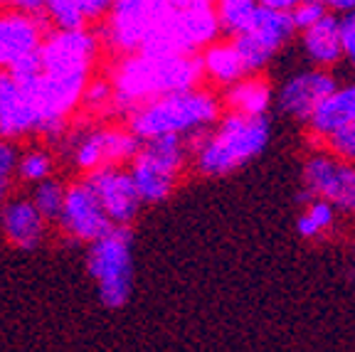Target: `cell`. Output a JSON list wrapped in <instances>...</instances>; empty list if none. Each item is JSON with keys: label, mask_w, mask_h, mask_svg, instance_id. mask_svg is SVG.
<instances>
[{"label": "cell", "mask_w": 355, "mask_h": 352, "mask_svg": "<svg viewBox=\"0 0 355 352\" xmlns=\"http://www.w3.org/2000/svg\"><path fill=\"white\" fill-rule=\"evenodd\" d=\"M94 50V37L84 30L52 35L40 47L42 72L37 77L15 79L10 74L33 99L35 111H37V131H60L64 114L77 104L84 91V82H87Z\"/></svg>", "instance_id": "cell-1"}, {"label": "cell", "mask_w": 355, "mask_h": 352, "mask_svg": "<svg viewBox=\"0 0 355 352\" xmlns=\"http://www.w3.org/2000/svg\"><path fill=\"white\" fill-rule=\"evenodd\" d=\"M272 138L269 116L225 114L212 128L185 138L200 175L225 177L264 153Z\"/></svg>", "instance_id": "cell-2"}, {"label": "cell", "mask_w": 355, "mask_h": 352, "mask_svg": "<svg viewBox=\"0 0 355 352\" xmlns=\"http://www.w3.org/2000/svg\"><path fill=\"white\" fill-rule=\"evenodd\" d=\"M220 33L217 6L210 0H150L148 35L139 55L198 57Z\"/></svg>", "instance_id": "cell-3"}, {"label": "cell", "mask_w": 355, "mask_h": 352, "mask_svg": "<svg viewBox=\"0 0 355 352\" xmlns=\"http://www.w3.org/2000/svg\"><path fill=\"white\" fill-rule=\"evenodd\" d=\"M205 79L202 60L198 57L173 55H131L121 62L114 87L116 101L128 109H139L171 94L200 89Z\"/></svg>", "instance_id": "cell-4"}, {"label": "cell", "mask_w": 355, "mask_h": 352, "mask_svg": "<svg viewBox=\"0 0 355 352\" xmlns=\"http://www.w3.org/2000/svg\"><path fill=\"white\" fill-rule=\"evenodd\" d=\"M222 118V104L207 89L171 94L131 111V133L139 141H155L163 136L188 138L212 128Z\"/></svg>", "instance_id": "cell-5"}, {"label": "cell", "mask_w": 355, "mask_h": 352, "mask_svg": "<svg viewBox=\"0 0 355 352\" xmlns=\"http://www.w3.org/2000/svg\"><path fill=\"white\" fill-rule=\"evenodd\" d=\"M89 271L99 283V298L106 308H121L131 296L133 261H131V229H114L94 242L89 252Z\"/></svg>", "instance_id": "cell-6"}, {"label": "cell", "mask_w": 355, "mask_h": 352, "mask_svg": "<svg viewBox=\"0 0 355 352\" xmlns=\"http://www.w3.org/2000/svg\"><path fill=\"white\" fill-rule=\"evenodd\" d=\"M188 146L180 136L146 141L133 160L131 177L144 202H161L173 193L175 180L188 160Z\"/></svg>", "instance_id": "cell-7"}, {"label": "cell", "mask_w": 355, "mask_h": 352, "mask_svg": "<svg viewBox=\"0 0 355 352\" xmlns=\"http://www.w3.org/2000/svg\"><path fill=\"white\" fill-rule=\"evenodd\" d=\"M304 193L333 204L338 212L355 215V163L316 150L301 168Z\"/></svg>", "instance_id": "cell-8"}, {"label": "cell", "mask_w": 355, "mask_h": 352, "mask_svg": "<svg viewBox=\"0 0 355 352\" xmlns=\"http://www.w3.org/2000/svg\"><path fill=\"white\" fill-rule=\"evenodd\" d=\"M296 35V25L291 20V12L274 10L266 6V0H259V12H257L254 28L244 37L232 39L242 57L247 74L261 72L269 62L277 57V52Z\"/></svg>", "instance_id": "cell-9"}, {"label": "cell", "mask_w": 355, "mask_h": 352, "mask_svg": "<svg viewBox=\"0 0 355 352\" xmlns=\"http://www.w3.org/2000/svg\"><path fill=\"white\" fill-rule=\"evenodd\" d=\"M338 79L333 77L328 69H301V72L291 74L286 82L279 87L277 91V106L284 116L294 118L301 123H311V118L318 114L323 104L328 101L336 89H338Z\"/></svg>", "instance_id": "cell-10"}, {"label": "cell", "mask_w": 355, "mask_h": 352, "mask_svg": "<svg viewBox=\"0 0 355 352\" xmlns=\"http://www.w3.org/2000/svg\"><path fill=\"white\" fill-rule=\"evenodd\" d=\"M62 222L74 237L92 239V242H99L101 237H106L116 227L104 212L99 197H96V193L92 190L89 182L69 187V193L64 195Z\"/></svg>", "instance_id": "cell-11"}, {"label": "cell", "mask_w": 355, "mask_h": 352, "mask_svg": "<svg viewBox=\"0 0 355 352\" xmlns=\"http://www.w3.org/2000/svg\"><path fill=\"white\" fill-rule=\"evenodd\" d=\"M89 185L96 193L109 220L116 227H126L136 217L141 202H144L131 173H121L119 168L96 170L94 175L89 177Z\"/></svg>", "instance_id": "cell-12"}, {"label": "cell", "mask_w": 355, "mask_h": 352, "mask_svg": "<svg viewBox=\"0 0 355 352\" xmlns=\"http://www.w3.org/2000/svg\"><path fill=\"white\" fill-rule=\"evenodd\" d=\"M301 47L306 60L316 69H328L345 60V42H343V20L338 15L328 12L321 22L301 33Z\"/></svg>", "instance_id": "cell-13"}, {"label": "cell", "mask_w": 355, "mask_h": 352, "mask_svg": "<svg viewBox=\"0 0 355 352\" xmlns=\"http://www.w3.org/2000/svg\"><path fill=\"white\" fill-rule=\"evenodd\" d=\"M37 128V111L28 91L10 77V72H0V133L20 136Z\"/></svg>", "instance_id": "cell-14"}, {"label": "cell", "mask_w": 355, "mask_h": 352, "mask_svg": "<svg viewBox=\"0 0 355 352\" xmlns=\"http://www.w3.org/2000/svg\"><path fill=\"white\" fill-rule=\"evenodd\" d=\"M42 20L30 15H3L0 17V64L10 69L22 57L37 52Z\"/></svg>", "instance_id": "cell-15"}, {"label": "cell", "mask_w": 355, "mask_h": 352, "mask_svg": "<svg viewBox=\"0 0 355 352\" xmlns=\"http://www.w3.org/2000/svg\"><path fill=\"white\" fill-rule=\"evenodd\" d=\"M150 0H121L111 8V39L116 47L139 55L148 35Z\"/></svg>", "instance_id": "cell-16"}, {"label": "cell", "mask_w": 355, "mask_h": 352, "mask_svg": "<svg viewBox=\"0 0 355 352\" xmlns=\"http://www.w3.org/2000/svg\"><path fill=\"white\" fill-rule=\"evenodd\" d=\"M355 123V82L343 84L328 96L326 104L311 118L309 128L316 138H328L340 128Z\"/></svg>", "instance_id": "cell-17"}, {"label": "cell", "mask_w": 355, "mask_h": 352, "mask_svg": "<svg viewBox=\"0 0 355 352\" xmlns=\"http://www.w3.org/2000/svg\"><path fill=\"white\" fill-rule=\"evenodd\" d=\"M200 60H202V72H205V77L225 89L234 87V84H239L242 79L250 77L232 39L210 44V47L200 55Z\"/></svg>", "instance_id": "cell-18"}, {"label": "cell", "mask_w": 355, "mask_h": 352, "mask_svg": "<svg viewBox=\"0 0 355 352\" xmlns=\"http://www.w3.org/2000/svg\"><path fill=\"white\" fill-rule=\"evenodd\" d=\"M272 87L269 82L257 74L242 79L239 84L230 87L225 91V106L230 114H242V116H266L269 106H272Z\"/></svg>", "instance_id": "cell-19"}, {"label": "cell", "mask_w": 355, "mask_h": 352, "mask_svg": "<svg viewBox=\"0 0 355 352\" xmlns=\"http://www.w3.org/2000/svg\"><path fill=\"white\" fill-rule=\"evenodd\" d=\"M8 237L22 249H35L42 237V215L30 202H12L3 215Z\"/></svg>", "instance_id": "cell-20"}, {"label": "cell", "mask_w": 355, "mask_h": 352, "mask_svg": "<svg viewBox=\"0 0 355 352\" xmlns=\"http://www.w3.org/2000/svg\"><path fill=\"white\" fill-rule=\"evenodd\" d=\"M299 202H301V215L296 217V231H299V237L318 239V237H323L328 229L336 227L338 209L333 207V204L311 197L304 190H301V195H299Z\"/></svg>", "instance_id": "cell-21"}, {"label": "cell", "mask_w": 355, "mask_h": 352, "mask_svg": "<svg viewBox=\"0 0 355 352\" xmlns=\"http://www.w3.org/2000/svg\"><path fill=\"white\" fill-rule=\"evenodd\" d=\"M257 12H259V0H222L217 3V17H220V30L230 39L244 37L254 28Z\"/></svg>", "instance_id": "cell-22"}, {"label": "cell", "mask_w": 355, "mask_h": 352, "mask_svg": "<svg viewBox=\"0 0 355 352\" xmlns=\"http://www.w3.org/2000/svg\"><path fill=\"white\" fill-rule=\"evenodd\" d=\"M47 10H50L52 20L62 28V33H79L87 20L82 10V0H52L47 3Z\"/></svg>", "instance_id": "cell-23"}, {"label": "cell", "mask_w": 355, "mask_h": 352, "mask_svg": "<svg viewBox=\"0 0 355 352\" xmlns=\"http://www.w3.org/2000/svg\"><path fill=\"white\" fill-rule=\"evenodd\" d=\"M328 3L326 0H299L291 12V20L296 25V33H306L309 28H313L316 22H321L328 15Z\"/></svg>", "instance_id": "cell-24"}, {"label": "cell", "mask_w": 355, "mask_h": 352, "mask_svg": "<svg viewBox=\"0 0 355 352\" xmlns=\"http://www.w3.org/2000/svg\"><path fill=\"white\" fill-rule=\"evenodd\" d=\"M35 207L40 209L42 217H62V209H64V193L57 182H44L37 187V195H35Z\"/></svg>", "instance_id": "cell-25"}, {"label": "cell", "mask_w": 355, "mask_h": 352, "mask_svg": "<svg viewBox=\"0 0 355 352\" xmlns=\"http://www.w3.org/2000/svg\"><path fill=\"white\" fill-rule=\"evenodd\" d=\"M321 143L326 148V153L336 155L340 160H348V163H355V123L340 128L333 136L323 138Z\"/></svg>", "instance_id": "cell-26"}, {"label": "cell", "mask_w": 355, "mask_h": 352, "mask_svg": "<svg viewBox=\"0 0 355 352\" xmlns=\"http://www.w3.org/2000/svg\"><path fill=\"white\" fill-rule=\"evenodd\" d=\"M20 170L28 180H40V177H44L50 173V158L44 153H30L28 158L22 160Z\"/></svg>", "instance_id": "cell-27"}, {"label": "cell", "mask_w": 355, "mask_h": 352, "mask_svg": "<svg viewBox=\"0 0 355 352\" xmlns=\"http://www.w3.org/2000/svg\"><path fill=\"white\" fill-rule=\"evenodd\" d=\"M343 20V42H345V60L355 64V12L340 17Z\"/></svg>", "instance_id": "cell-28"}, {"label": "cell", "mask_w": 355, "mask_h": 352, "mask_svg": "<svg viewBox=\"0 0 355 352\" xmlns=\"http://www.w3.org/2000/svg\"><path fill=\"white\" fill-rule=\"evenodd\" d=\"M12 166H15V150L0 141V182H6V177L10 175V170H12Z\"/></svg>", "instance_id": "cell-29"}, {"label": "cell", "mask_w": 355, "mask_h": 352, "mask_svg": "<svg viewBox=\"0 0 355 352\" xmlns=\"http://www.w3.org/2000/svg\"><path fill=\"white\" fill-rule=\"evenodd\" d=\"M326 3H328V10L338 17H345V15H350V12H355V0H326Z\"/></svg>", "instance_id": "cell-30"}, {"label": "cell", "mask_w": 355, "mask_h": 352, "mask_svg": "<svg viewBox=\"0 0 355 352\" xmlns=\"http://www.w3.org/2000/svg\"><path fill=\"white\" fill-rule=\"evenodd\" d=\"M106 8H114L111 3H104V0H82V10L87 17H99Z\"/></svg>", "instance_id": "cell-31"}, {"label": "cell", "mask_w": 355, "mask_h": 352, "mask_svg": "<svg viewBox=\"0 0 355 352\" xmlns=\"http://www.w3.org/2000/svg\"><path fill=\"white\" fill-rule=\"evenodd\" d=\"M104 96H106V87H104V84H96V87L89 89V99H92V101H101Z\"/></svg>", "instance_id": "cell-32"}, {"label": "cell", "mask_w": 355, "mask_h": 352, "mask_svg": "<svg viewBox=\"0 0 355 352\" xmlns=\"http://www.w3.org/2000/svg\"><path fill=\"white\" fill-rule=\"evenodd\" d=\"M3 193H6V182H0V200H3Z\"/></svg>", "instance_id": "cell-33"}]
</instances>
